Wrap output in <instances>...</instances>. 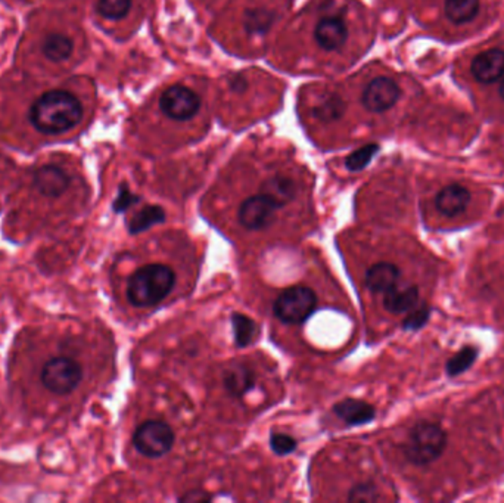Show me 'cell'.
<instances>
[{
	"mask_svg": "<svg viewBox=\"0 0 504 503\" xmlns=\"http://www.w3.org/2000/svg\"><path fill=\"white\" fill-rule=\"evenodd\" d=\"M82 100L66 89L46 91L34 100L29 120L34 129L45 134H61L74 130L83 121Z\"/></svg>",
	"mask_w": 504,
	"mask_h": 503,
	"instance_id": "cell-1",
	"label": "cell"
},
{
	"mask_svg": "<svg viewBox=\"0 0 504 503\" xmlns=\"http://www.w3.org/2000/svg\"><path fill=\"white\" fill-rule=\"evenodd\" d=\"M176 283V274L166 265H146L130 276L127 299L135 308H153L169 296Z\"/></svg>",
	"mask_w": 504,
	"mask_h": 503,
	"instance_id": "cell-2",
	"label": "cell"
},
{
	"mask_svg": "<svg viewBox=\"0 0 504 503\" xmlns=\"http://www.w3.org/2000/svg\"><path fill=\"white\" fill-rule=\"evenodd\" d=\"M446 446L447 436L439 424L419 422L407 436L403 452L413 465H430L441 456Z\"/></svg>",
	"mask_w": 504,
	"mask_h": 503,
	"instance_id": "cell-3",
	"label": "cell"
},
{
	"mask_svg": "<svg viewBox=\"0 0 504 503\" xmlns=\"http://www.w3.org/2000/svg\"><path fill=\"white\" fill-rule=\"evenodd\" d=\"M83 381V366L68 354L48 359L40 370V383L50 395H68Z\"/></svg>",
	"mask_w": 504,
	"mask_h": 503,
	"instance_id": "cell-4",
	"label": "cell"
},
{
	"mask_svg": "<svg viewBox=\"0 0 504 503\" xmlns=\"http://www.w3.org/2000/svg\"><path fill=\"white\" fill-rule=\"evenodd\" d=\"M317 308V297L308 287H291L277 297L274 304V313L277 319L288 325L306 322Z\"/></svg>",
	"mask_w": 504,
	"mask_h": 503,
	"instance_id": "cell-5",
	"label": "cell"
},
{
	"mask_svg": "<svg viewBox=\"0 0 504 503\" xmlns=\"http://www.w3.org/2000/svg\"><path fill=\"white\" fill-rule=\"evenodd\" d=\"M160 109L169 120L182 121L194 120L203 107V100L198 91L187 84H173L162 91L160 96Z\"/></svg>",
	"mask_w": 504,
	"mask_h": 503,
	"instance_id": "cell-6",
	"label": "cell"
},
{
	"mask_svg": "<svg viewBox=\"0 0 504 503\" xmlns=\"http://www.w3.org/2000/svg\"><path fill=\"white\" fill-rule=\"evenodd\" d=\"M174 445L173 429L161 421H146L133 434V446L146 457H161Z\"/></svg>",
	"mask_w": 504,
	"mask_h": 503,
	"instance_id": "cell-7",
	"label": "cell"
},
{
	"mask_svg": "<svg viewBox=\"0 0 504 503\" xmlns=\"http://www.w3.org/2000/svg\"><path fill=\"white\" fill-rule=\"evenodd\" d=\"M401 88L389 75H377L369 80L361 91V104L369 113L384 114L400 100Z\"/></svg>",
	"mask_w": 504,
	"mask_h": 503,
	"instance_id": "cell-8",
	"label": "cell"
},
{
	"mask_svg": "<svg viewBox=\"0 0 504 503\" xmlns=\"http://www.w3.org/2000/svg\"><path fill=\"white\" fill-rule=\"evenodd\" d=\"M316 45L326 52L336 54L345 49L350 39V27L341 13H325L318 18L313 30Z\"/></svg>",
	"mask_w": 504,
	"mask_h": 503,
	"instance_id": "cell-9",
	"label": "cell"
},
{
	"mask_svg": "<svg viewBox=\"0 0 504 503\" xmlns=\"http://www.w3.org/2000/svg\"><path fill=\"white\" fill-rule=\"evenodd\" d=\"M277 210L279 208L276 207L274 201L260 192L258 195L251 196L240 204L238 219L245 229L261 230V229H267L274 225Z\"/></svg>",
	"mask_w": 504,
	"mask_h": 503,
	"instance_id": "cell-10",
	"label": "cell"
},
{
	"mask_svg": "<svg viewBox=\"0 0 504 503\" xmlns=\"http://www.w3.org/2000/svg\"><path fill=\"white\" fill-rule=\"evenodd\" d=\"M469 74L476 83L494 84L504 75V48L491 46L472 58Z\"/></svg>",
	"mask_w": 504,
	"mask_h": 503,
	"instance_id": "cell-11",
	"label": "cell"
},
{
	"mask_svg": "<svg viewBox=\"0 0 504 503\" xmlns=\"http://www.w3.org/2000/svg\"><path fill=\"white\" fill-rule=\"evenodd\" d=\"M71 178L63 167L48 164L34 170L33 186L40 195L56 200L70 189Z\"/></svg>",
	"mask_w": 504,
	"mask_h": 503,
	"instance_id": "cell-12",
	"label": "cell"
},
{
	"mask_svg": "<svg viewBox=\"0 0 504 503\" xmlns=\"http://www.w3.org/2000/svg\"><path fill=\"white\" fill-rule=\"evenodd\" d=\"M472 195L467 187L459 183H451L448 186L442 187L435 196V207L442 216L456 217L466 212L467 205L471 204Z\"/></svg>",
	"mask_w": 504,
	"mask_h": 503,
	"instance_id": "cell-13",
	"label": "cell"
},
{
	"mask_svg": "<svg viewBox=\"0 0 504 503\" xmlns=\"http://www.w3.org/2000/svg\"><path fill=\"white\" fill-rule=\"evenodd\" d=\"M260 192L274 201L277 208H283L297 198L298 185L290 176L274 175L261 185Z\"/></svg>",
	"mask_w": 504,
	"mask_h": 503,
	"instance_id": "cell-14",
	"label": "cell"
},
{
	"mask_svg": "<svg viewBox=\"0 0 504 503\" xmlns=\"http://www.w3.org/2000/svg\"><path fill=\"white\" fill-rule=\"evenodd\" d=\"M223 383L229 395L233 397H244L256 386V374L248 365L233 362L224 370Z\"/></svg>",
	"mask_w": 504,
	"mask_h": 503,
	"instance_id": "cell-15",
	"label": "cell"
},
{
	"mask_svg": "<svg viewBox=\"0 0 504 503\" xmlns=\"http://www.w3.org/2000/svg\"><path fill=\"white\" fill-rule=\"evenodd\" d=\"M400 276V269L393 263H377L366 272V287L373 294H385L397 285Z\"/></svg>",
	"mask_w": 504,
	"mask_h": 503,
	"instance_id": "cell-16",
	"label": "cell"
},
{
	"mask_svg": "<svg viewBox=\"0 0 504 503\" xmlns=\"http://www.w3.org/2000/svg\"><path fill=\"white\" fill-rule=\"evenodd\" d=\"M334 413L348 425H364L372 422L377 411L363 400L347 399L334 406Z\"/></svg>",
	"mask_w": 504,
	"mask_h": 503,
	"instance_id": "cell-17",
	"label": "cell"
},
{
	"mask_svg": "<svg viewBox=\"0 0 504 503\" xmlns=\"http://www.w3.org/2000/svg\"><path fill=\"white\" fill-rule=\"evenodd\" d=\"M419 301V288L416 285L391 288L384 294V308L393 315H403L416 308Z\"/></svg>",
	"mask_w": 504,
	"mask_h": 503,
	"instance_id": "cell-18",
	"label": "cell"
},
{
	"mask_svg": "<svg viewBox=\"0 0 504 503\" xmlns=\"http://www.w3.org/2000/svg\"><path fill=\"white\" fill-rule=\"evenodd\" d=\"M40 49L46 59H49L52 63H64L66 59H70L74 52V40L68 34L54 31L46 34Z\"/></svg>",
	"mask_w": 504,
	"mask_h": 503,
	"instance_id": "cell-19",
	"label": "cell"
},
{
	"mask_svg": "<svg viewBox=\"0 0 504 503\" xmlns=\"http://www.w3.org/2000/svg\"><path fill=\"white\" fill-rule=\"evenodd\" d=\"M444 13L451 24H471L480 17L481 0H444Z\"/></svg>",
	"mask_w": 504,
	"mask_h": 503,
	"instance_id": "cell-20",
	"label": "cell"
},
{
	"mask_svg": "<svg viewBox=\"0 0 504 503\" xmlns=\"http://www.w3.org/2000/svg\"><path fill=\"white\" fill-rule=\"evenodd\" d=\"M230 322L238 347H248L256 342L260 334V328L256 320H252L251 317L242 315V313H233Z\"/></svg>",
	"mask_w": 504,
	"mask_h": 503,
	"instance_id": "cell-21",
	"label": "cell"
},
{
	"mask_svg": "<svg viewBox=\"0 0 504 503\" xmlns=\"http://www.w3.org/2000/svg\"><path fill=\"white\" fill-rule=\"evenodd\" d=\"M166 221V212L158 205H148L135 214L128 221V232L136 233L145 232L149 228L162 223Z\"/></svg>",
	"mask_w": 504,
	"mask_h": 503,
	"instance_id": "cell-22",
	"label": "cell"
},
{
	"mask_svg": "<svg viewBox=\"0 0 504 503\" xmlns=\"http://www.w3.org/2000/svg\"><path fill=\"white\" fill-rule=\"evenodd\" d=\"M133 0H98L96 13L107 22H121L132 13Z\"/></svg>",
	"mask_w": 504,
	"mask_h": 503,
	"instance_id": "cell-23",
	"label": "cell"
},
{
	"mask_svg": "<svg viewBox=\"0 0 504 503\" xmlns=\"http://www.w3.org/2000/svg\"><path fill=\"white\" fill-rule=\"evenodd\" d=\"M343 113V104L338 95L323 96L322 100L316 104L313 116L322 123H334L339 120Z\"/></svg>",
	"mask_w": 504,
	"mask_h": 503,
	"instance_id": "cell-24",
	"label": "cell"
},
{
	"mask_svg": "<svg viewBox=\"0 0 504 503\" xmlns=\"http://www.w3.org/2000/svg\"><path fill=\"white\" fill-rule=\"evenodd\" d=\"M478 354H480V351L476 347H472V345L463 347L459 353L453 356L447 363V374L450 377H457V375L463 374L465 370L469 369L474 365Z\"/></svg>",
	"mask_w": 504,
	"mask_h": 503,
	"instance_id": "cell-25",
	"label": "cell"
},
{
	"mask_svg": "<svg viewBox=\"0 0 504 503\" xmlns=\"http://www.w3.org/2000/svg\"><path fill=\"white\" fill-rule=\"evenodd\" d=\"M377 145L363 146L361 150L356 151L347 159L348 170L359 171L364 169L373 159V155L377 154Z\"/></svg>",
	"mask_w": 504,
	"mask_h": 503,
	"instance_id": "cell-26",
	"label": "cell"
},
{
	"mask_svg": "<svg viewBox=\"0 0 504 503\" xmlns=\"http://www.w3.org/2000/svg\"><path fill=\"white\" fill-rule=\"evenodd\" d=\"M270 446H272L274 454L279 455V456H285V455L292 454L297 449V440L291 436H286V434L274 433L270 437Z\"/></svg>",
	"mask_w": 504,
	"mask_h": 503,
	"instance_id": "cell-27",
	"label": "cell"
},
{
	"mask_svg": "<svg viewBox=\"0 0 504 503\" xmlns=\"http://www.w3.org/2000/svg\"><path fill=\"white\" fill-rule=\"evenodd\" d=\"M348 500L350 502H373V500H379V495L373 484L364 482V484H357L356 487H352L348 493Z\"/></svg>",
	"mask_w": 504,
	"mask_h": 503,
	"instance_id": "cell-28",
	"label": "cell"
},
{
	"mask_svg": "<svg viewBox=\"0 0 504 503\" xmlns=\"http://www.w3.org/2000/svg\"><path fill=\"white\" fill-rule=\"evenodd\" d=\"M430 310L428 306H421V308H416L413 312L410 313L409 317H405L404 329H412V331H416V329H421L423 325L430 319Z\"/></svg>",
	"mask_w": 504,
	"mask_h": 503,
	"instance_id": "cell-29",
	"label": "cell"
},
{
	"mask_svg": "<svg viewBox=\"0 0 504 503\" xmlns=\"http://www.w3.org/2000/svg\"><path fill=\"white\" fill-rule=\"evenodd\" d=\"M139 198L136 195H133L132 192L128 191L127 187H121L120 194L117 196V200L114 201V210L117 212H123L127 210V208L132 207L133 204H136Z\"/></svg>",
	"mask_w": 504,
	"mask_h": 503,
	"instance_id": "cell-30",
	"label": "cell"
},
{
	"mask_svg": "<svg viewBox=\"0 0 504 503\" xmlns=\"http://www.w3.org/2000/svg\"><path fill=\"white\" fill-rule=\"evenodd\" d=\"M180 502L195 503V502H210L213 500V496L207 495L205 491L195 490L189 491L187 495L180 498Z\"/></svg>",
	"mask_w": 504,
	"mask_h": 503,
	"instance_id": "cell-31",
	"label": "cell"
},
{
	"mask_svg": "<svg viewBox=\"0 0 504 503\" xmlns=\"http://www.w3.org/2000/svg\"><path fill=\"white\" fill-rule=\"evenodd\" d=\"M499 93H500L501 100H504V75L500 80V86H499Z\"/></svg>",
	"mask_w": 504,
	"mask_h": 503,
	"instance_id": "cell-32",
	"label": "cell"
}]
</instances>
